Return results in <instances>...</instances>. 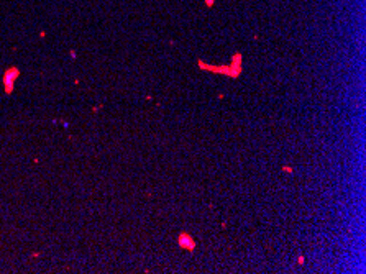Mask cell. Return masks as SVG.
<instances>
[{
	"mask_svg": "<svg viewBox=\"0 0 366 274\" xmlns=\"http://www.w3.org/2000/svg\"><path fill=\"white\" fill-rule=\"evenodd\" d=\"M282 171H286V172H292V168H289V166H284V168H282Z\"/></svg>",
	"mask_w": 366,
	"mask_h": 274,
	"instance_id": "4",
	"label": "cell"
},
{
	"mask_svg": "<svg viewBox=\"0 0 366 274\" xmlns=\"http://www.w3.org/2000/svg\"><path fill=\"white\" fill-rule=\"evenodd\" d=\"M20 77V69L18 67H8L3 74H2V84H3V90L5 94H12L15 89V82Z\"/></svg>",
	"mask_w": 366,
	"mask_h": 274,
	"instance_id": "2",
	"label": "cell"
},
{
	"mask_svg": "<svg viewBox=\"0 0 366 274\" xmlns=\"http://www.w3.org/2000/svg\"><path fill=\"white\" fill-rule=\"evenodd\" d=\"M207 3H209V5H212V3H214V0H207Z\"/></svg>",
	"mask_w": 366,
	"mask_h": 274,
	"instance_id": "6",
	"label": "cell"
},
{
	"mask_svg": "<svg viewBox=\"0 0 366 274\" xmlns=\"http://www.w3.org/2000/svg\"><path fill=\"white\" fill-rule=\"evenodd\" d=\"M177 245L182 249H187V251H194L196 249V240L187 231H182L181 235L177 236Z\"/></svg>",
	"mask_w": 366,
	"mask_h": 274,
	"instance_id": "3",
	"label": "cell"
},
{
	"mask_svg": "<svg viewBox=\"0 0 366 274\" xmlns=\"http://www.w3.org/2000/svg\"><path fill=\"white\" fill-rule=\"evenodd\" d=\"M197 66L200 69H204V71H210L214 74H223V76H228L232 79H238L240 74H242V54L236 53L233 56V59H232L230 66H209L204 61H197Z\"/></svg>",
	"mask_w": 366,
	"mask_h": 274,
	"instance_id": "1",
	"label": "cell"
},
{
	"mask_svg": "<svg viewBox=\"0 0 366 274\" xmlns=\"http://www.w3.org/2000/svg\"><path fill=\"white\" fill-rule=\"evenodd\" d=\"M297 263H299V264H304V256H299V259H297Z\"/></svg>",
	"mask_w": 366,
	"mask_h": 274,
	"instance_id": "5",
	"label": "cell"
}]
</instances>
